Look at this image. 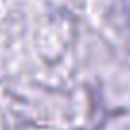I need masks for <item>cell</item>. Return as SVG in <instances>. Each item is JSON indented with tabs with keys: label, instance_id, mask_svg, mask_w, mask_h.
<instances>
[{
	"label": "cell",
	"instance_id": "cell-1",
	"mask_svg": "<svg viewBox=\"0 0 130 130\" xmlns=\"http://www.w3.org/2000/svg\"><path fill=\"white\" fill-rule=\"evenodd\" d=\"M128 17H130V6H128Z\"/></svg>",
	"mask_w": 130,
	"mask_h": 130
}]
</instances>
